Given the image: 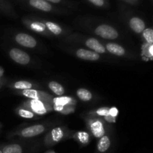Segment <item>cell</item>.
<instances>
[{
	"label": "cell",
	"mask_w": 153,
	"mask_h": 153,
	"mask_svg": "<svg viewBox=\"0 0 153 153\" xmlns=\"http://www.w3.org/2000/svg\"><path fill=\"white\" fill-rule=\"evenodd\" d=\"M32 85L30 82H26V81H19V82H16L14 84V88L16 89H31Z\"/></svg>",
	"instance_id": "cell-18"
},
{
	"label": "cell",
	"mask_w": 153,
	"mask_h": 153,
	"mask_svg": "<svg viewBox=\"0 0 153 153\" xmlns=\"http://www.w3.org/2000/svg\"><path fill=\"white\" fill-rule=\"evenodd\" d=\"M86 45L88 47L91 48L97 53H104L105 52V48L95 38H89L87 40Z\"/></svg>",
	"instance_id": "cell-8"
},
{
	"label": "cell",
	"mask_w": 153,
	"mask_h": 153,
	"mask_svg": "<svg viewBox=\"0 0 153 153\" xmlns=\"http://www.w3.org/2000/svg\"><path fill=\"white\" fill-rule=\"evenodd\" d=\"M77 96L82 101H89L92 99V94L85 88H80L77 91Z\"/></svg>",
	"instance_id": "cell-15"
},
{
	"label": "cell",
	"mask_w": 153,
	"mask_h": 153,
	"mask_svg": "<svg viewBox=\"0 0 153 153\" xmlns=\"http://www.w3.org/2000/svg\"><path fill=\"white\" fill-rule=\"evenodd\" d=\"M97 114L101 116H108L109 115V108H102L97 111Z\"/></svg>",
	"instance_id": "cell-24"
},
{
	"label": "cell",
	"mask_w": 153,
	"mask_h": 153,
	"mask_svg": "<svg viewBox=\"0 0 153 153\" xmlns=\"http://www.w3.org/2000/svg\"><path fill=\"white\" fill-rule=\"evenodd\" d=\"M2 153H22L23 149L19 144H9L1 149Z\"/></svg>",
	"instance_id": "cell-13"
},
{
	"label": "cell",
	"mask_w": 153,
	"mask_h": 153,
	"mask_svg": "<svg viewBox=\"0 0 153 153\" xmlns=\"http://www.w3.org/2000/svg\"><path fill=\"white\" fill-rule=\"evenodd\" d=\"M76 55L81 59L88 60V61H97L100 58V55L95 52L80 49L76 52Z\"/></svg>",
	"instance_id": "cell-6"
},
{
	"label": "cell",
	"mask_w": 153,
	"mask_h": 153,
	"mask_svg": "<svg viewBox=\"0 0 153 153\" xmlns=\"http://www.w3.org/2000/svg\"><path fill=\"white\" fill-rule=\"evenodd\" d=\"M0 153H2V152H1V149H0Z\"/></svg>",
	"instance_id": "cell-32"
},
{
	"label": "cell",
	"mask_w": 153,
	"mask_h": 153,
	"mask_svg": "<svg viewBox=\"0 0 153 153\" xmlns=\"http://www.w3.org/2000/svg\"><path fill=\"white\" fill-rule=\"evenodd\" d=\"M0 78H1V76H0Z\"/></svg>",
	"instance_id": "cell-33"
},
{
	"label": "cell",
	"mask_w": 153,
	"mask_h": 153,
	"mask_svg": "<svg viewBox=\"0 0 153 153\" xmlns=\"http://www.w3.org/2000/svg\"><path fill=\"white\" fill-rule=\"evenodd\" d=\"M9 55L13 61H16L18 64H22V65L28 64L30 61L29 55L26 52L19 49H16V48L12 49L9 52Z\"/></svg>",
	"instance_id": "cell-2"
},
{
	"label": "cell",
	"mask_w": 153,
	"mask_h": 153,
	"mask_svg": "<svg viewBox=\"0 0 153 153\" xmlns=\"http://www.w3.org/2000/svg\"><path fill=\"white\" fill-rule=\"evenodd\" d=\"M44 1H47V2H52V3H60L62 1V0H44Z\"/></svg>",
	"instance_id": "cell-27"
},
{
	"label": "cell",
	"mask_w": 153,
	"mask_h": 153,
	"mask_svg": "<svg viewBox=\"0 0 153 153\" xmlns=\"http://www.w3.org/2000/svg\"><path fill=\"white\" fill-rule=\"evenodd\" d=\"M22 94H23L24 96H25V97H28V98H31L33 99V100H38V94H37V91H35V90H23Z\"/></svg>",
	"instance_id": "cell-19"
},
{
	"label": "cell",
	"mask_w": 153,
	"mask_h": 153,
	"mask_svg": "<svg viewBox=\"0 0 153 153\" xmlns=\"http://www.w3.org/2000/svg\"><path fill=\"white\" fill-rule=\"evenodd\" d=\"M31 105L34 111L38 114H44L45 113H46V110L44 108V105L38 100H33L31 102Z\"/></svg>",
	"instance_id": "cell-12"
},
{
	"label": "cell",
	"mask_w": 153,
	"mask_h": 153,
	"mask_svg": "<svg viewBox=\"0 0 153 153\" xmlns=\"http://www.w3.org/2000/svg\"><path fill=\"white\" fill-rule=\"evenodd\" d=\"M93 134L96 137H102L105 135V129L102 123L100 121L97 120L93 123L91 126Z\"/></svg>",
	"instance_id": "cell-10"
},
{
	"label": "cell",
	"mask_w": 153,
	"mask_h": 153,
	"mask_svg": "<svg viewBox=\"0 0 153 153\" xmlns=\"http://www.w3.org/2000/svg\"><path fill=\"white\" fill-rule=\"evenodd\" d=\"M64 137V134L61 128H55L52 131V137L53 141L58 142Z\"/></svg>",
	"instance_id": "cell-17"
},
{
	"label": "cell",
	"mask_w": 153,
	"mask_h": 153,
	"mask_svg": "<svg viewBox=\"0 0 153 153\" xmlns=\"http://www.w3.org/2000/svg\"><path fill=\"white\" fill-rule=\"evenodd\" d=\"M126 1H129V2H131V1H137V0H126Z\"/></svg>",
	"instance_id": "cell-31"
},
{
	"label": "cell",
	"mask_w": 153,
	"mask_h": 153,
	"mask_svg": "<svg viewBox=\"0 0 153 153\" xmlns=\"http://www.w3.org/2000/svg\"><path fill=\"white\" fill-rule=\"evenodd\" d=\"M88 1L97 7H102L105 4V0H88Z\"/></svg>",
	"instance_id": "cell-22"
},
{
	"label": "cell",
	"mask_w": 153,
	"mask_h": 153,
	"mask_svg": "<svg viewBox=\"0 0 153 153\" xmlns=\"http://www.w3.org/2000/svg\"><path fill=\"white\" fill-rule=\"evenodd\" d=\"M143 37L145 40L149 43H152L153 42V31L152 28H147L143 31Z\"/></svg>",
	"instance_id": "cell-20"
},
{
	"label": "cell",
	"mask_w": 153,
	"mask_h": 153,
	"mask_svg": "<svg viewBox=\"0 0 153 153\" xmlns=\"http://www.w3.org/2000/svg\"><path fill=\"white\" fill-rule=\"evenodd\" d=\"M49 87L52 91H53L56 95L61 96L64 94V89L62 87V85H60L59 83L55 82H49Z\"/></svg>",
	"instance_id": "cell-14"
},
{
	"label": "cell",
	"mask_w": 153,
	"mask_h": 153,
	"mask_svg": "<svg viewBox=\"0 0 153 153\" xmlns=\"http://www.w3.org/2000/svg\"><path fill=\"white\" fill-rule=\"evenodd\" d=\"M111 140L108 136L104 135L100 137L97 143V151L99 153H106L110 149Z\"/></svg>",
	"instance_id": "cell-9"
},
{
	"label": "cell",
	"mask_w": 153,
	"mask_h": 153,
	"mask_svg": "<svg viewBox=\"0 0 153 153\" xmlns=\"http://www.w3.org/2000/svg\"><path fill=\"white\" fill-rule=\"evenodd\" d=\"M4 6V0H0V7H2Z\"/></svg>",
	"instance_id": "cell-28"
},
{
	"label": "cell",
	"mask_w": 153,
	"mask_h": 153,
	"mask_svg": "<svg viewBox=\"0 0 153 153\" xmlns=\"http://www.w3.org/2000/svg\"><path fill=\"white\" fill-rule=\"evenodd\" d=\"M2 73H3V70L1 68V67H0V76H1V75H2Z\"/></svg>",
	"instance_id": "cell-30"
},
{
	"label": "cell",
	"mask_w": 153,
	"mask_h": 153,
	"mask_svg": "<svg viewBox=\"0 0 153 153\" xmlns=\"http://www.w3.org/2000/svg\"><path fill=\"white\" fill-rule=\"evenodd\" d=\"M19 114L22 117L28 118V119H29V118H32L33 117H34V114L31 113V111H28L23 110V109H22V110H19Z\"/></svg>",
	"instance_id": "cell-21"
},
{
	"label": "cell",
	"mask_w": 153,
	"mask_h": 153,
	"mask_svg": "<svg viewBox=\"0 0 153 153\" xmlns=\"http://www.w3.org/2000/svg\"><path fill=\"white\" fill-rule=\"evenodd\" d=\"M152 46H150V48H149V53H150V55H152V53H153V52H152Z\"/></svg>",
	"instance_id": "cell-29"
},
{
	"label": "cell",
	"mask_w": 153,
	"mask_h": 153,
	"mask_svg": "<svg viewBox=\"0 0 153 153\" xmlns=\"http://www.w3.org/2000/svg\"><path fill=\"white\" fill-rule=\"evenodd\" d=\"M28 4L31 7L42 11L49 12L51 11L52 9V4L44 0H28Z\"/></svg>",
	"instance_id": "cell-5"
},
{
	"label": "cell",
	"mask_w": 153,
	"mask_h": 153,
	"mask_svg": "<svg viewBox=\"0 0 153 153\" xmlns=\"http://www.w3.org/2000/svg\"><path fill=\"white\" fill-rule=\"evenodd\" d=\"M44 129L45 128L43 126L35 125L23 129L21 132V134L24 137H32L41 134L42 132H43Z\"/></svg>",
	"instance_id": "cell-4"
},
{
	"label": "cell",
	"mask_w": 153,
	"mask_h": 153,
	"mask_svg": "<svg viewBox=\"0 0 153 153\" xmlns=\"http://www.w3.org/2000/svg\"><path fill=\"white\" fill-rule=\"evenodd\" d=\"M31 28H34V30H37V31H43V28H44V25L41 23L34 22L31 25Z\"/></svg>",
	"instance_id": "cell-25"
},
{
	"label": "cell",
	"mask_w": 153,
	"mask_h": 153,
	"mask_svg": "<svg viewBox=\"0 0 153 153\" xmlns=\"http://www.w3.org/2000/svg\"><path fill=\"white\" fill-rule=\"evenodd\" d=\"M79 138L82 143H87L88 141V134L85 132H79Z\"/></svg>",
	"instance_id": "cell-23"
},
{
	"label": "cell",
	"mask_w": 153,
	"mask_h": 153,
	"mask_svg": "<svg viewBox=\"0 0 153 153\" xmlns=\"http://www.w3.org/2000/svg\"><path fill=\"white\" fill-rule=\"evenodd\" d=\"M95 33L105 39L114 40L117 38L118 32L113 27L108 25H100L96 28Z\"/></svg>",
	"instance_id": "cell-1"
},
{
	"label": "cell",
	"mask_w": 153,
	"mask_h": 153,
	"mask_svg": "<svg viewBox=\"0 0 153 153\" xmlns=\"http://www.w3.org/2000/svg\"><path fill=\"white\" fill-rule=\"evenodd\" d=\"M106 49L109 52L115 55H118V56H122L125 54V49H123V47L117 43H108L106 45Z\"/></svg>",
	"instance_id": "cell-11"
},
{
	"label": "cell",
	"mask_w": 153,
	"mask_h": 153,
	"mask_svg": "<svg viewBox=\"0 0 153 153\" xmlns=\"http://www.w3.org/2000/svg\"><path fill=\"white\" fill-rule=\"evenodd\" d=\"M129 25L136 33H141L145 29V22L138 17L131 18L129 21Z\"/></svg>",
	"instance_id": "cell-7"
},
{
	"label": "cell",
	"mask_w": 153,
	"mask_h": 153,
	"mask_svg": "<svg viewBox=\"0 0 153 153\" xmlns=\"http://www.w3.org/2000/svg\"><path fill=\"white\" fill-rule=\"evenodd\" d=\"M16 41L21 46L28 48H33L37 45V41L34 37L24 33H20L16 36Z\"/></svg>",
	"instance_id": "cell-3"
},
{
	"label": "cell",
	"mask_w": 153,
	"mask_h": 153,
	"mask_svg": "<svg viewBox=\"0 0 153 153\" xmlns=\"http://www.w3.org/2000/svg\"><path fill=\"white\" fill-rule=\"evenodd\" d=\"M46 26L47 27L49 31H52L53 34H56V35H58V34H60L62 32V29H61V27L52 22H46Z\"/></svg>",
	"instance_id": "cell-16"
},
{
	"label": "cell",
	"mask_w": 153,
	"mask_h": 153,
	"mask_svg": "<svg viewBox=\"0 0 153 153\" xmlns=\"http://www.w3.org/2000/svg\"><path fill=\"white\" fill-rule=\"evenodd\" d=\"M118 114V111L116 108H112L109 109V115H111L112 117H116Z\"/></svg>",
	"instance_id": "cell-26"
}]
</instances>
